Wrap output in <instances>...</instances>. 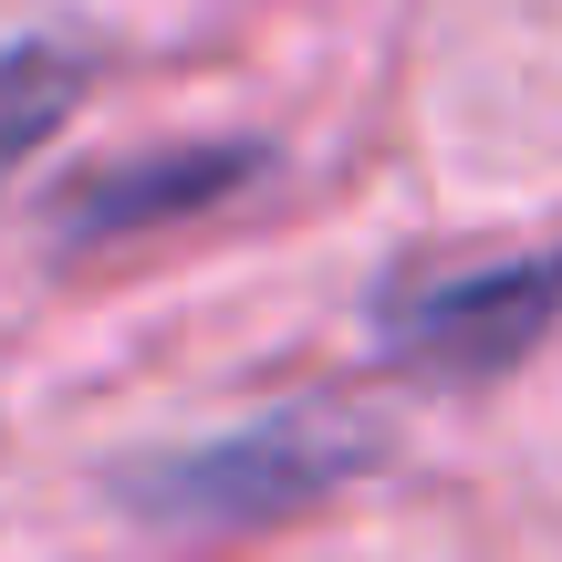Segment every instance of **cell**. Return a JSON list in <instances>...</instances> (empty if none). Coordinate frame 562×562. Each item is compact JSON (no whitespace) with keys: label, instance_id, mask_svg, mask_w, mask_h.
I'll list each match as a JSON object with an SVG mask.
<instances>
[{"label":"cell","instance_id":"obj_1","mask_svg":"<svg viewBox=\"0 0 562 562\" xmlns=\"http://www.w3.org/2000/svg\"><path fill=\"white\" fill-rule=\"evenodd\" d=\"M385 448L396 438H385V417H364V406L281 396L261 417L220 427V438L125 459L115 480H104V501H115L125 521H146V531H209V542H229V531H281V521H302V510L344 501L364 469H385Z\"/></svg>","mask_w":562,"mask_h":562},{"label":"cell","instance_id":"obj_2","mask_svg":"<svg viewBox=\"0 0 562 562\" xmlns=\"http://www.w3.org/2000/svg\"><path fill=\"white\" fill-rule=\"evenodd\" d=\"M375 355L427 385H501L531 364L562 323V240L552 250H501V261H417L385 271L375 302Z\"/></svg>","mask_w":562,"mask_h":562},{"label":"cell","instance_id":"obj_3","mask_svg":"<svg viewBox=\"0 0 562 562\" xmlns=\"http://www.w3.org/2000/svg\"><path fill=\"white\" fill-rule=\"evenodd\" d=\"M281 167L271 136H188V146H157V157H125V167H94L53 199V240L63 250H115V240H146V229H188L209 209H240Z\"/></svg>","mask_w":562,"mask_h":562},{"label":"cell","instance_id":"obj_4","mask_svg":"<svg viewBox=\"0 0 562 562\" xmlns=\"http://www.w3.org/2000/svg\"><path fill=\"white\" fill-rule=\"evenodd\" d=\"M94 94V53L74 32H11L0 42V188L63 136Z\"/></svg>","mask_w":562,"mask_h":562}]
</instances>
